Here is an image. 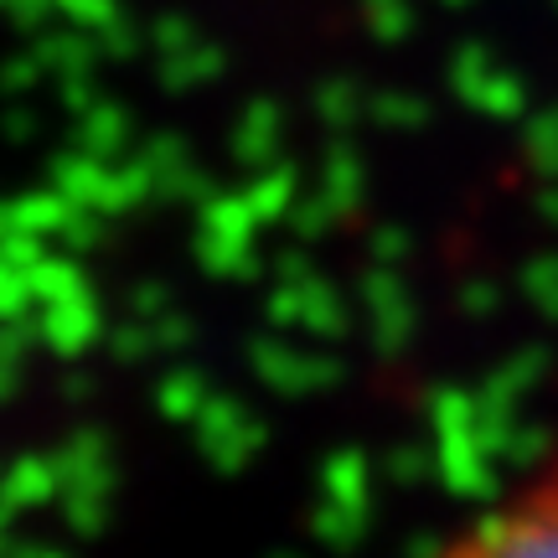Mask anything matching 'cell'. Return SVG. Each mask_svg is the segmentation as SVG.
I'll list each match as a JSON object with an SVG mask.
<instances>
[{"label":"cell","mask_w":558,"mask_h":558,"mask_svg":"<svg viewBox=\"0 0 558 558\" xmlns=\"http://www.w3.org/2000/svg\"><path fill=\"white\" fill-rule=\"evenodd\" d=\"M435 558H558V465L456 533Z\"/></svg>","instance_id":"1"}]
</instances>
